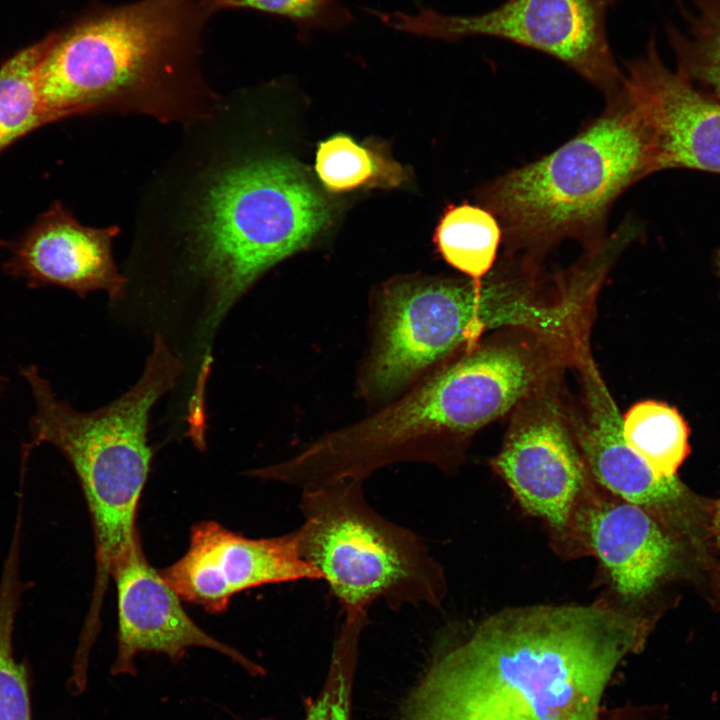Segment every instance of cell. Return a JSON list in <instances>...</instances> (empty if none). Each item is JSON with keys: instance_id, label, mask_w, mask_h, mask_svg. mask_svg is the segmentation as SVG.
<instances>
[{"instance_id": "cell-1", "label": "cell", "mask_w": 720, "mask_h": 720, "mask_svg": "<svg viewBox=\"0 0 720 720\" xmlns=\"http://www.w3.org/2000/svg\"><path fill=\"white\" fill-rule=\"evenodd\" d=\"M649 630L596 605L505 610L434 658L400 720H601L611 678Z\"/></svg>"}, {"instance_id": "cell-2", "label": "cell", "mask_w": 720, "mask_h": 720, "mask_svg": "<svg viewBox=\"0 0 720 720\" xmlns=\"http://www.w3.org/2000/svg\"><path fill=\"white\" fill-rule=\"evenodd\" d=\"M211 14L200 0H137L95 6L50 43L37 73L48 123L141 107L201 88L202 36Z\"/></svg>"}, {"instance_id": "cell-3", "label": "cell", "mask_w": 720, "mask_h": 720, "mask_svg": "<svg viewBox=\"0 0 720 720\" xmlns=\"http://www.w3.org/2000/svg\"><path fill=\"white\" fill-rule=\"evenodd\" d=\"M655 172L650 130L621 85L578 134L489 181L478 200L497 218L507 254L536 262L566 239L585 248L603 240L618 198Z\"/></svg>"}, {"instance_id": "cell-4", "label": "cell", "mask_w": 720, "mask_h": 720, "mask_svg": "<svg viewBox=\"0 0 720 720\" xmlns=\"http://www.w3.org/2000/svg\"><path fill=\"white\" fill-rule=\"evenodd\" d=\"M183 370L181 359L158 333L140 379L89 412L58 399L35 366L21 371L36 405L22 454L29 457L43 443L55 447L72 467L86 501L95 540L92 614H101L113 570L140 536L137 513L153 458L147 437L150 412Z\"/></svg>"}, {"instance_id": "cell-5", "label": "cell", "mask_w": 720, "mask_h": 720, "mask_svg": "<svg viewBox=\"0 0 720 720\" xmlns=\"http://www.w3.org/2000/svg\"><path fill=\"white\" fill-rule=\"evenodd\" d=\"M537 274L536 267L507 256L480 279L406 278L385 286L361 392L369 400L392 397L490 330L565 339L575 324V304L559 295L545 297Z\"/></svg>"}, {"instance_id": "cell-6", "label": "cell", "mask_w": 720, "mask_h": 720, "mask_svg": "<svg viewBox=\"0 0 720 720\" xmlns=\"http://www.w3.org/2000/svg\"><path fill=\"white\" fill-rule=\"evenodd\" d=\"M328 218L323 197L288 161H246L215 174L194 222L196 265L210 287L205 331L214 332L251 286L305 248Z\"/></svg>"}, {"instance_id": "cell-7", "label": "cell", "mask_w": 720, "mask_h": 720, "mask_svg": "<svg viewBox=\"0 0 720 720\" xmlns=\"http://www.w3.org/2000/svg\"><path fill=\"white\" fill-rule=\"evenodd\" d=\"M295 529L302 557L321 575L344 612L376 602L391 610L438 607L445 578L423 539L378 513L363 483L341 480L302 492Z\"/></svg>"}, {"instance_id": "cell-8", "label": "cell", "mask_w": 720, "mask_h": 720, "mask_svg": "<svg viewBox=\"0 0 720 720\" xmlns=\"http://www.w3.org/2000/svg\"><path fill=\"white\" fill-rule=\"evenodd\" d=\"M618 1L506 0L478 15H445L431 9L374 14L402 32L446 41L489 36L541 51L570 67L608 99L623 81L606 29L607 13Z\"/></svg>"}, {"instance_id": "cell-9", "label": "cell", "mask_w": 720, "mask_h": 720, "mask_svg": "<svg viewBox=\"0 0 720 720\" xmlns=\"http://www.w3.org/2000/svg\"><path fill=\"white\" fill-rule=\"evenodd\" d=\"M577 366L584 387V414L568 421L585 466L614 496L635 504L663 523L706 568L710 559L713 499L688 488L676 475L657 473L626 443L622 416L587 353Z\"/></svg>"}, {"instance_id": "cell-10", "label": "cell", "mask_w": 720, "mask_h": 720, "mask_svg": "<svg viewBox=\"0 0 720 720\" xmlns=\"http://www.w3.org/2000/svg\"><path fill=\"white\" fill-rule=\"evenodd\" d=\"M159 571L182 601L214 615L251 588L321 579L302 557L295 530L249 538L211 520L195 523L185 554Z\"/></svg>"}, {"instance_id": "cell-11", "label": "cell", "mask_w": 720, "mask_h": 720, "mask_svg": "<svg viewBox=\"0 0 720 720\" xmlns=\"http://www.w3.org/2000/svg\"><path fill=\"white\" fill-rule=\"evenodd\" d=\"M546 387L515 408L493 466L528 513L564 529L584 488L586 466L567 413Z\"/></svg>"}, {"instance_id": "cell-12", "label": "cell", "mask_w": 720, "mask_h": 720, "mask_svg": "<svg viewBox=\"0 0 720 720\" xmlns=\"http://www.w3.org/2000/svg\"><path fill=\"white\" fill-rule=\"evenodd\" d=\"M625 66L623 86L650 130L656 172L692 169L720 174V95L671 71L653 37L645 53Z\"/></svg>"}, {"instance_id": "cell-13", "label": "cell", "mask_w": 720, "mask_h": 720, "mask_svg": "<svg viewBox=\"0 0 720 720\" xmlns=\"http://www.w3.org/2000/svg\"><path fill=\"white\" fill-rule=\"evenodd\" d=\"M112 578L117 590L118 631L111 675H136L135 659L140 653L163 654L178 662L193 647L218 652L250 674L263 673L258 664L189 617L181 598L148 562L140 536L115 566Z\"/></svg>"}, {"instance_id": "cell-14", "label": "cell", "mask_w": 720, "mask_h": 720, "mask_svg": "<svg viewBox=\"0 0 720 720\" xmlns=\"http://www.w3.org/2000/svg\"><path fill=\"white\" fill-rule=\"evenodd\" d=\"M577 512L586 543L626 600L649 596L683 575L689 560H694L685 544L655 516L619 497H597Z\"/></svg>"}, {"instance_id": "cell-15", "label": "cell", "mask_w": 720, "mask_h": 720, "mask_svg": "<svg viewBox=\"0 0 720 720\" xmlns=\"http://www.w3.org/2000/svg\"><path fill=\"white\" fill-rule=\"evenodd\" d=\"M117 226L92 228L81 224L63 205L54 203L21 239L9 245V275L30 287L54 285L79 297L105 291L111 301L124 295L127 279L112 253Z\"/></svg>"}, {"instance_id": "cell-16", "label": "cell", "mask_w": 720, "mask_h": 720, "mask_svg": "<svg viewBox=\"0 0 720 720\" xmlns=\"http://www.w3.org/2000/svg\"><path fill=\"white\" fill-rule=\"evenodd\" d=\"M23 526L15 524L0 577V720H33L31 671L14 654L17 614L28 583L21 577Z\"/></svg>"}, {"instance_id": "cell-17", "label": "cell", "mask_w": 720, "mask_h": 720, "mask_svg": "<svg viewBox=\"0 0 720 720\" xmlns=\"http://www.w3.org/2000/svg\"><path fill=\"white\" fill-rule=\"evenodd\" d=\"M434 240L449 265L469 278L480 279L493 268L502 230L488 209L464 202L446 209Z\"/></svg>"}, {"instance_id": "cell-18", "label": "cell", "mask_w": 720, "mask_h": 720, "mask_svg": "<svg viewBox=\"0 0 720 720\" xmlns=\"http://www.w3.org/2000/svg\"><path fill=\"white\" fill-rule=\"evenodd\" d=\"M686 31L668 26L677 72L720 95V0H675Z\"/></svg>"}, {"instance_id": "cell-19", "label": "cell", "mask_w": 720, "mask_h": 720, "mask_svg": "<svg viewBox=\"0 0 720 720\" xmlns=\"http://www.w3.org/2000/svg\"><path fill=\"white\" fill-rule=\"evenodd\" d=\"M622 434L628 446L661 475H676L689 454L686 422L663 402L633 405L622 417Z\"/></svg>"}, {"instance_id": "cell-20", "label": "cell", "mask_w": 720, "mask_h": 720, "mask_svg": "<svg viewBox=\"0 0 720 720\" xmlns=\"http://www.w3.org/2000/svg\"><path fill=\"white\" fill-rule=\"evenodd\" d=\"M50 43L45 39L0 66V153L33 130L49 124L37 91V73Z\"/></svg>"}, {"instance_id": "cell-21", "label": "cell", "mask_w": 720, "mask_h": 720, "mask_svg": "<svg viewBox=\"0 0 720 720\" xmlns=\"http://www.w3.org/2000/svg\"><path fill=\"white\" fill-rule=\"evenodd\" d=\"M316 172L331 192L358 187H394L404 171L383 152L357 144L346 135H335L319 144Z\"/></svg>"}, {"instance_id": "cell-22", "label": "cell", "mask_w": 720, "mask_h": 720, "mask_svg": "<svg viewBox=\"0 0 720 720\" xmlns=\"http://www.w3.org/2000/svg\"><path fill=\"white\" fill-rule=\"evenodd\" d=\"M368 624V612H345L334 641L324 686L307 706L304 720H350L353 678L360 636Z\"/></svg>"}, {"instance_id": "cell-23", "label": "cell", "mask_w": 720, "mask_h": 720, "mask_svg": "<svg viewBox=\"0 0 720 720\" xmlns=\"http://www.w3.org/2000/svg\"><path fill=\"white\" fill-rule=\"evenodd\" d=\"M213 15L226 9H253L292 21L301 31L338 30L351 22V14L337 0H200Z\"/></svg>"}, {"instance_id": "cell-24", "label": "cell", "mask_w": 720, "mask_h": 720, "mask_svg": "<svg viewBox=\"0 0 720 720\" xmlns=\"http://www.w3.org/2000/svg\"><path fill=\"white\" fill-rule=\"evenodd\" d=\"M710 573L713 594L720 601V499H713L710 520Z\"/></svg>"}, {"instance_id": "cell-25", "label": "cell", "mask_w": 720, "mask_h": 720, "mask_svg": "<svg viewBox=\"0 0 720 720\" xmlns=\"http://www.w3.org/2000/svg\"><path fill=\"white\" fill-rule=\"evenodd\" d=\"M666 711L661 706H631L609 715L601 720H663Z\"/></svg>"}, {"instance_id": "cell-26", "label": "cell", "mask_w": 720, "mask_h": 720, "mask_svg": "<svg viewBox=\"0 0 720 720\" xmlns=\"http://www.w3.org/2000/svg\"><path fill=\"white\" fill-rule=\"evenodd\" d=\"M716 263H717V266H718V272H719V274H720V249H719V251H718V253H717V255H716Z\"/></svg>"}, {"instance_id": "cell-27", "label": "cell", "mask_w": 720, "mask_h": 720, "mask_svg": "<svg viewBox=\"0 0 720 720\" xmlns=\"http://www.w3.org/2000/svg\"><path fill=\"white\" fill-rule=\"evenodd\" d=\"M3 381H4V379L0 376V395H1V393H2V391H3V387H4V382H3Z\"/></svg>"}]
</instances>
